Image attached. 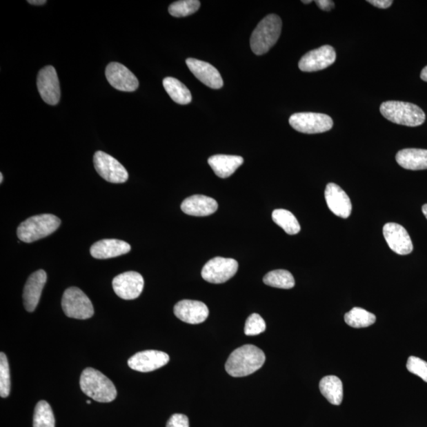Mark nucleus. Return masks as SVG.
<instances>
[{
	"label": "nucleus",
	"instance_id": "nucleus-10",
	"mask_svg": "<svg viewBox=\"0 0 427 427\" xmlns=\"http://www.w3.org/2000/svg\"><path fill=\"white\" fill-rule=\"evenodd\" d=\"M37 89L41 99L47 104L56 106L61 99V86H59L56 69L52 66L42 68L37 75Z\"/></svg>",
	"mask_w": 427,
	"mask_h": 427
},
{
	"label": "nucleus",
	"instance_id": "nucleus-23",
	"mask_svg": "<svg viewBox=\"0 0 427 427\" xmlns=\"http://www.w3.org/2000/svg\"><path fill=\"white\" fill-rule=\"evenodd\" d=\"M397 163L410 170H427V150L408 148L397 154Z\"/></svg>",
	"mask_w": 427,
	"mask_h": 427
},
{
	"label": "nucleus",
	"instance_id": "nucleus-4",
	"mask_svg": "<svg viewBox=\"0 0 427 427\" xmlns=\"http://www.w3.org/2000/svg\"><path fill=\"white\" fill-rule=\"evenodd\" d=\"M380 111L384 117L393 123L408 127H417L425 122L426 115L418 106L408 102H383Z\"/></svg>",
	"mask_w": 427,
	"mask_h": 427
},
{
	"label": "nucleus",
	"instance_id": "nucleus-2",
	"mask_svg": "<svg viewBox=\"0 0 427 427\" xmlns=\"http://www.w3.org/2000/svg\"><path fill=\"white\" fill-rule=\"evenodd\" d=\"M80 388L86 396L100 403L112 402L117 396L115 384L102 373L90 367L81 375Z\"/></svg>",
	"mask_w": 427,
	"mask_h": 427
},
{
	"label": "nucleus",
	"instance_id": "nucleus-20",
	"mask_svg": "<svg viewBox=\"0 0 427 427\" xmlns=\"http://www.w3.org/2000/svg\"><path fill=\"white\" fill-rule=\"evenodd\" d=\"M218 208L219 205L215 199L203 195H194L186 199L181 206L183 213L198 217L212 215Z\"/></svg>",
	"mask_w": 427,
	"mask_h": 427
},
{
	"label": "nucleus",
	"instance_id": "nucleus-41",
	"mask_svg": "<svg viewBox=\"0 0 427 427\" xmlns=\"http://www.w3.org/2000/svg\"><path fill=\"white\" fill-rule=\"evenodd\" d=\"M302 3L308 4V3H312V1H310V0H309V1H305V0H304V1H302Z\"/></svg>",
	"mask_w": 427,
	"mask_h": 427
},
{
	"label": "nucleus",
	"instance_id": "nucleus-34",
	"mask_svg": "<svg viewBox=\"0 0 427 427\" xmlns=\"http://www.w3.org/2000/svg\"><path fill=\"white\" fill-rule=\"evenodd\" d=\"M166 427H189L188 418L183 414L172 415L167 421Z\"/></svg>",
	"mask_w": 427,
	"mask_h": 427
},
{
	"label": "nucleus",
	"instance_id": "nucleus-5",
	"mask_svg": "<svg viewBox=\"0 0 427 427\" xmlns=\"http://www.w3.org/2000/svg\"><path fill=\"white\" fill-rule=\"evenodd\" d=\"M61 224V219L54 215L32 216L19 225L17 235L20 241L26 243L34 242L53 234Z\"/></svg>",
	"mask_w": 427,
	"mask_h": 427
},
{
	"label": "nucleus",
	"instance_id": "nucleus-42",
	"mask_svg": "<svg viewBox=\"0 0 427 427\" xmlns=\"http://www.w3.org/2000/svg\"><path fill=\"white\" fill-rule=\"evenodd\" d=\"M86 403H88V404H90L91 402H90V401H86Z\"/></svg>",
	"mask_w": 427,
	"mask_h": 427
},
{
	"label": "nucleus",
	"instance_id": "nucleus-35",
	"mask_svg": "<svg viewBox=\"0 0 427 427\" xmlns=\"http://www.w3.org/2000/svg\"><path fill=\"white\" fill-rule=\"evenodd\" d=\"M368 3L376 8L387 9L392 6L393 1H391V0H369Z\"/></svg>",
	"mask_w": 427,
	"mask_h": 427
},
{
	"label": "nucleus",
	"instance_id": "nucleus-24",
	"mask_svg": "<svg viewBox=\"0 0 427 427\" xmlns=\"http://www.w3.org/2000/svg\"><path fill=\"white\" fill-rule=\"evenodd\" d=\"M322 395L333 405L341 404L344 397L343 383L337 376H326L320 381Z\"/></svg>",
	"mask_w": 427,
	"mask_h": 427
},
{
	"label": "nucleus",
	"instance_id": "nucleus-12",
	"mask_svg": "<svg viewBox=\"0 0 427 427\" xmlns=\"http://www.w3.org/2000/svg\"><path fill=\"white\" fill-rule=\"evenodd\" d=\"M144 279L137 272H127L117 275L112 280V288L116 295L124 300H133L141 295Z\"/></svg>",
	"mask_w": 427,
	"mask_h": 427
},
{
	"label": "nucleus",
	"instance_id": "nucleus-7",
	"mask_svg": "<svg viewBox=\"0 0 427 427\" xmlns=\"http://www.w3.org/2000/svg\"><path fill=\"white\" fill-rule=\"evenodd\" d=\"M289 123L296 131L305 134L323 133L333 127L330 117L317 112L295 113L290 117Z\"/></svg>",
	"mask_w": 427,
	"mask_h": 427
},
{
	"label": "nucleus",
	"instance_id": "nucleus-36",
	"mask_svg": "<svg viewBox=\"0 0 427 427\" xmlns=\"http://www.w3.org/2000/svg\"><path fill=\"white\" fill-rule=\"evenodd\" d=\"M316 3L319 8L326 12H329L335 7V3L332 0H317Z\"/></svg>",
	"mask_w": 427,
	"mask_h": 427
},
{
	"label": "nucleus",
	"instance_id": "nucleus-32",
	"mask_svg": "<svg viewBox=\"0 0 427 427\" xmlns=\"http://www.w3.org/2000/svg\"><path fill=\"white\" fill-rule=\"evenodd\" d=\"M266 330V321L257 313H253L248 317L245 326L246 336H257V335L261 334Z\"/></svg>",
	"mask_w": 427,
	"mask_h": 427
},
{
	"label": "nucleus",
	"instance_id": "nucleus-38",
	"mask_svg": "<svg viewBox=\"0 0 427 427\" xmlns=\"http://www.w3.org/2000/svg\"><path fill=\"white\" fill-rule=\"evenodd\" d=\"M420 78L421 80H424L425 81V82H427V66L423 69V71H421V75H420Z\"/></svg>",
	"mask_w": 427,
	"mask_h": 427
},
{
	"label": "nucleus",
	"instance_id": "nucleus-17",
	"mask_svg": "<svg viewBox=\"0 0 427 427\" xmlns=\"http://www.w3.org/2000/svg\"><path fill=\"white\" fill-rule=\"evenodd\" d=\"M175 315L183 322L191 324H201L207 320L209 310L202 301L182 300L175 306Z\"/></svg>",
	"mask_w": 427,
	"mask_h": 427
},
{
	"label": "nucleus",
	"instance_id": "nucleus-21",
	"mask_svg": "<svg viewBox=\"0 0 427 427\" xmlns=\"http://www.w3.org/2000/svg\"><path fill=\"white\" fill-rule=\"evenodd\" d=\"M131 251L128 243L117 239H104L95 243L90 248L91 256L106 259L124 255Z\"/></svg>",
	"mask_w": 427,
	"mask_h": 427
},
{
	"label": "nucleus",
	"instance_id": "nucleus-1",
	"mask_svg": "<svg viewBox=\"0 0 427 427\" xmlns=\"http://www.w3.org/2000/svg\"><path fill=\"white\" fill-rule=\"evenodd\" d=\"M266 359V355L262 350L256 346L248 344L231 353L225 368L232 377H246L261 369Z\"/></svg>",
	"mask_w": 427,
	"mask_h": 427
},
{
	"label": "nucleus",
	"instance_id": "nucleus-40",
	"mask_svg": "<svg viewBox=\"0 0 427 427\" xmlns=\"http://www.w3.org/2000/svg\"><path fill=\"white\" fill-rule=\"evenodd\" d=\"M0 177H1V179H0V183H3V175L2 172H1V174H0Z\"/></svg>",
	"mask_w": 427,
	"mask_h": 427
},
{
	"label": "nucleus",
	"instance_id": "nucleus-30",
	"mask_svg": "<svg viewBox=\"0 0 427 427\" xmlns=\"http://www.w3.org/2000/svg\"><path fill=\"white\" fill-rule=\"evenodd\" d=\"M199 8L201 2L198 0H181L170 5L169 12L176 18L186 17L196 13Z\"/></svg>",
	"mask_w": 427,
	"mask_h": 427
},
{
	"label": "nucleus",
	"instance_id": "nucleus-8",
	"mask_svg": "<svg viewBox=\"0 0 427 427\" xmlns=\"http://www.w3.org/2000/svg\"><path fill=\"white\" fill-rule=\"evenodd\" d=\"M239 270V263L234 259L215 257L209 261L202 270V277L215 284L226 283L235 277Z\"/></svg>",
	"mask_w": 427,
	"mask_h": 427
},
{
	"label": "nucleus",
	"instance_id": "nucleus-6",
	"mask_svg": "<svg viewBox=\"0 0 427 427\" xmlns=\"http://www.w3.org/2000/svg\"><path fill=\"white\" fill-rule=\"evenodd\" d=\"M62 308L65 315L79 320H86L95 313L94 306L88 297L75 286L64 291Z\"/></svg>",
	"mask_w": 427,
	"mask_h": 427
},
{
	"label": "nucleus",
	"instance_id": "nucleus-14",
	"mask_svg": "<svg viewBox=\"0 0 427 427\" xmlns=\"http://www.w3.org/2000/svg\"><path fill=\"white\" fill-rule=\"evenodd\" d=\"M106 77L112 88L118 90L133 92L139 88L136 75L120 63L112 62L108 65Z\"/></svg>",
	"mask_w": 427,
	"mask_h": 427
},
{
	"label": "nucleus",
	"instance_id": "nucleus-39",
	"mask_svg": "<svg viewBox=\"0 0 427 427\" xmlns=\"http://www.w3.org/2000/svg\"><path fill=\"white\" fill-rule=\"evenodd\" d=\"M421 210H423V213L427 219V203L424 205L423 208H421Z\"/></svg>",
	"mask_w": 427,
	"mask_h": 427
},
{
	"label": "nucleus",
	"instance_id": "nucleus-27",
	"mask_svg": "<svg viewBox=\"0 0 427 427\" xmlns=\"http://www.w3.org/2000/svg\"><path fill=\"white\" fill-rule=\"evenodd\" d=\"M344 320L349 326L361 328L369 327L374 324L376 321V317L373 313L361 309V308L355 307L350 312L346 313Z\"/></svg>",
	"mask_w": 427,
	"mask_h": 427
},
{
	"label": "nucleus",
	"instance_id": "nucleus-9",
	"mask_svg": "<svg viewBox=\"0 0 427 427\" xmlns=\"http://www.w3.org/2000/svg\"><path fill=\"white\" fill-rule=\"evenodd\" d=\"M95 170L108 182L121 183L128 179V172L116 159L103 151H97L94 156Z\"/></svg>",
	"mask_w": 427,
	"mask_h": 427
},
{
	"label": "nucleus",
	"instance_id": "nucleus-37",
	"mask_svg": "<svg viewBox=\"0 0 427 427\" xmlns=\"http://www.w3.org/2000/svg\"><path fill=\"white\" fill-rule=\"evenodd\" d=\"M28 3L32 5H36V6H41L46 3V0H29Z\"/></svg>",
	"mask_w": 427,
	"mask_h": 427
},
{
	"label": "nucleus",
	"instance_id": "nucleus-11",
	"mask_svg": "<svg viewBox=\"0 0 427 427\" xmlns=\"http://www.w3.org/2000/svg\"><path fill=\"white\" fill-rule=\"evenodd\" d=\"M337 54L330 46H324L307 52L301 57L299 67L301 72H313L321 71L336 61Z\"/></svg>",
	"mask_w": 427,
	"mask_h": 427
},
{
	"label": "nucleus",
	"instance_id": "nucleus-25",
	"mask_svg": "<svg viewBox=\"0 0 427 427\" xmlns=\"http://www.w3.org/2000/svg\"><path fill=\"white\" fill-rule=\"evenodd\" d=\"M163 86L167 94L176 103L188 105L192 101L190 91L181 81L175 78L167 77L163 80Z\"/></svg>",
	"mask_w": 427,
	"mask_h": 427
},
{
	"label": "nucleus",
	"instance_id": "nucleus-3",
	"mask_svg": "<svg viewBox=\"0 0 427 427\" xmlns=\"http://www.w3.org/2000/svg\"><path fill=\"white\" fill-rule=\"evenodd\" d=\"M282 25V20L277 14H269L261 20L250 39V46L256 55H264L271 50L279 39Z\"/></svg>",
	"mask_w": 427,
	"mask_h": 427
},
{
	"label": "nucleus",
	"instance_id": "nucleus-19",
	"mask_svg": "<svg viewBox=\"0 0 427 427\" xmlns=\"http://www.w3.org/2000/svg\"><path fill=\"white\" fill-rule=\"evenodd\" d=\"M46 281L47 274L41 269L32 273L27 279L23 290V302L27 311L34 312L36 310Z\"/></svg>",
	"mask_w": 427,
	"mask_h": 427
},
{
	"label": "nucleus",
	"instance_id": "nucleus-22",
	"mask_svg": "<svg viewBox=\"0 0 427 427\" xmlns=\"http://www.w3.org/2000/svg\"><path fill=\"white\" fill-rule=\"evenodd\" d=\"M244 163V159L241 156L217 155L210 157L208 164L220 178H227Z\"/></svg>",
	"mask_w": 427,
	"mask_h": 427
},
{
	"label": "nucleus",
	"instance_id": "nucleus-15",
	"mask_svg": "<svg viewBox=\"0 0 427 427\" xmlns=\"http://www.w3.org/2000/svg\"><path fill=\"white\" fill-rule=\"evenodd\" d=\"M383 235L388 246L399 255H408L413 250L412 239L401 225L388 223L383 227Z\"/></svg>",
	"mask_w": 427,
	"mask_h": 427
},
{
	"label": "nucleus",
	"instance_id": "nucleus-33",
	"mask_svg": "<svg viewBox=\"0 0 427 427\" xmlns=\"http://www.w3.org/2000/svg\"><path fill=\"white\" fill-rule=\"evenodd\" d=\"M407 369L412 374L421 377L427 382V363L418 357L410 356L407 363Z\"/></svg>",
	"mask_w": 427,
	"mask_h": 427
},
{
	"label": "nucleus",
	"instance_id": "nucleus-13",
	"mask_svg": "<svg viewBox=\"0 0 427 427\" xmlns=\"http://www.w3.org/2000/svg\"><path fill=\"white\" fill-rule=\"evenodd\" d=\"M170 356L162 351L143 350L135 354L128 359L130 368L142 373H148L161 368L169 363Z\"/></svg>",
	"mask_w": 427,
	"mask_h": 427
},
{
	"label": "nucleus",
	"instance_id": "nucleus-18",
	"mask_svg": "<svg viewBox=\"0 0 427 427\" xmlns=\"http://www.w3.org/2000/svg\"><path fill=\"white\" fill-rule=\"evenodd\" d=\"M186 64L195 77L208 88L212 89L223 88V78L218 70L212 64L193 58L187 59Z\"/></svg>",
	"mask_w": 427,
	"mask_h": 427
},
{
	"label": "nucleus",
	"instance_id": "nucleus-26",
	"mask_svg": "<svg viewBox=\"0 0 427 427\" xmlns=\"http://www.w3.org/2000/svg\"><path fill=\"white\" fill-rule=\"evenodd\" d=\"M272 219L286 234L290 235L299 234L301 230L298 219L288 210H275L272 212Z\"/></svg>",
	"mask_w": 427,
	"mask_h": 427
},
{
	"label": "nucleus",
	"instance_id": "nucleus-28",
	"mask_svg": "<svg viewBox=\"0 0 427 427\" xmlns=\"http://www.w3.org/2000/svg\"><path fill=\"white\" fill-rule=\"evenodd\" d=\"M264 283L272 288L291 289L295 285L293 275L286 270H274L268 272L263 279Z\"/></svg>",
	"mask_w": 427,
	"mask_h": 427
},
{
	"label": "nucleus",
	"instance_id": "nucleus-29",
	"mask_svg": "<svg viewBox=\"0 0 427 427\" xmlns=\"http://www.w3.org/2000/svg\"><path fill=\"white\" fill-rule=\"evenodd\" d=\"M34 427H55V418L52 408L48 402L37 403L34 410Z\"/></svg>",
	"mask_w": 427,
	"mask_h": 427
},
{
	"label": "nucleus",
	"instance_id": "nucleus-16",
	"mask_svg": "<svg viewBox=\"0 0 427 427\" xmlns=\"http://www.w3.org/2000/svg\"><path fill=\"white\" fill-rule=\"evenodd\" d=\"M324 197L331 212L343 219H348L352 210L350 199L337 183H329L324 191Z\"/></svg>",
	"mask_w": 427,
	"mask_h": 427
},
{
	"label": "nucleus",
	"instance_id": "nucleus-31",
	"mask_svg": "<svg viewBox=\"0 0 427 427\" xmlns=\"http://www.w3.org/2000/svg\"><path fill=\"white\" fill-rule=\"evenodd\" d=\"M10 377L8 358L4 353L0 354V396L6 398L10 395Z\"/></svg>",
	"mask_w": 427,
	"mask_h": 427
}]
</instances>
